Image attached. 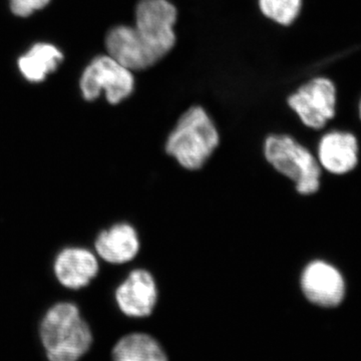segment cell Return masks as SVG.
Instances as JSON below:
<instances>
[{
	"label": "cell",
	"mask_w": 361,
	"mask_h": 361,
	"mask_svg": "<svg viewBox=\"0 0 361 361\" xmlns=\"http://www.w3.org/2000/svg\"><path fill=\"white\" fill-rule=\"evenodd\" d=\"M220 145L217 126L208 111L193 106L182 114L165 142L166 154L187 171L201 170Z\"/></svg>",
	"instance_id": "6da1fadb"
},
{
	"label": "cell",
	"mask_w": 361,
	"mask_h": 361,
	"mask_svg": "<svg viewBox=\"0 0 361 361\" xmlns=\"http://www.w3.org/2000/svg\"><path fill=\"white\" fill-rule=\"evenodd\" d=\"M39 334L49 361H78L92 343L89 324L71 302L49 308L40 323Z\"/></svg>",
	"instance_id": "7a4b0ae2"
},
{
	"label": "cell",
	"mask_w": 361,
	"mask_h": 361,
	"mask_svg": "<svg viewBox=\"0 0 361 361\" xmlns=\"http://www.w3.org/2000/svg\"><path fill=\"white\" fill-rule=\"evenodd\" d=\"M263 156L277 173L294 183L297 193L310 196L319 190L322 167L317 159L291 135H268Z\"/></svg>",
	"instance_id": "3957f363"
},
{
	"label": "cell",
	"mask_w": 361,
	"mask_h": 361,
	"mask_svg": "<svg viewBox=\"0 0 361 361\" xmlns=\"http://www.w3.org/2000/svg\"><path fill=\"white\" fill-rule=\"evenodd\" d=\"M134 90L133 71L109 54L94 59L80 78V90L87 101H94L104 92L109 103L118 104L128 99Z\"/></svg>",
	"instance_id": "277c9868"
},
{
	"label": "cell",
	"mask_w": 361,
	"mask_h": 361,
	"mask_svg": "<svg viewBox=\"0 0 361 361\" xmlns=\"http://www.w3.org/2000/svg\"><path fill=\"white\" fill-rule=\"evenodd\" d=\"M177 8L169 0H140L135 7V28L161 59L174 49Z\"/></svg>",
	"instance_id": "5b68a950"
},
{
	"label": "cell",
	"mask_w": 361,
	"mask_h": 361,
	"mask_svg": "<svg viewBox=\"0 0 361 361\" xmlns=\"http://www.w3.org/2000/svg\"><path fill=\"white\" fill-rule=\"evenodd\" d=\"M336 85L326 78H315L301 85L288 97L291 110L305 127L320 130L336 113Z\"/></svg>",
	"instance_id": "8992f818"
},
{
	"label": "cell",
	"mask_w": 361,
	"mask_h": 361,
	"mask_svg": "<svg viewBox=\"0 0 361 361\" xmlns=\"http://www.w3.org/2000/svg\"><path fill=\"white\" fill-rule=\"evenodd\" d=\"M303 295L320 307H336L345 297V281L341 271L324 260H313L300 275Z\"/></svg>",
	"instance_id": "52a82bcc"
},
{
	"label": "cell",
	"mask_w": 361,
	"mask_h": 361,
	"mask_svg": "<svg viewBox=\"0 0 361 361\" xmlns=\"http://www.w3.org/2000/svg\"><path fill=\"white\" fill-rule=\"evenodd\" d=\"M159 288L153 273L145 268L130 271L116 287L115 299L118 310L128 317H148L158 303Z\"/></svg>",
	"instance_id": "ba28073f"
},
{
	"label": "cell",
	"mask_w": 361,
	"mask_h": 361,
	"mask_svg": "<svg viewBox=\"0 0 361 361\" xmlns=\"http://www.w3.org/2000/svg\"><path fill=\"white\" fill-rule=\"evenodd\" d=\"M109 56L132 71L147 70L161 61L142 40L135 26L118 25L106 37Z\"/></svg>",
	"instance_id": "9c48e42d"
},
{
	"label": "cell",
	"mask_w": 361,
	"mask_h": 361,
	"mask_svg": "<svg viewBox=\"0 0 361 361\" xmlns=\"http://www.w3.org/2000/svg\"><path fill=\"white\" fill-rule=\"evenodd\" d=\"M97 254L84 247H66L54 262L56 280L63 287L73 290L85 288L99 274Z\"/></svg>",
	"instance_id": "30bf717a"
},
{
	"label": "cell",
	"mask_w": 361,
	"mask_h": 361,
	"mask_svg": "<svg viewBox=\"0 0 361 361\" xmlns=\"http://www.w3.org/2000/svg\"><path fill=\"white\" fill-rule=\"evenodd\" d=\"M97 257L111 265L132 262L141 251L139 232L129 222L111 225L97 235L94 241Z\"/></svg>",
	"instance_id": "8fae6325"
},
{
	"label": "cell",
	"mask_w": 361,
	"mask_h": 361,
	"mask_svg": "<svg viewBox=\"0 0 361 361\" xmlns=\"http://www.w3.org/2000/svg\"><path fill=\"white\" fill-rule=\"evenodd\" d=\"M316 159L320 167L331 174L350 172L358 161V142L355 135L341 130L327 133L318 142Z\"/></svg>",
	"instance_id": "7c38bea8"
},
{
	"label": "cell",
	"mask_w": 361,
	"mask_h": 361,
	"mask_svg": "<svg viewBox=\"0 0 361 361\" xmlns=\"http://www.w3.org/2000/svg\"><path fill=\"white\" fill-rule=\"evenodd\" d=\"M63 59V54L58 47L42 42L33 45L18 59V68L26 80L39 82L44 80L49 73L56 71Z\"/></svg>",
	"instance_id": "4fadbf2b"
},
{
	"label": "cell",
	"mask_w": 361,
	"mask_h": 361,
	"mask_svg": "<svg viewBox=\"0 0 361 361\" xmlns=\"http://www.w3.org/2000/svg\"><path fill=\"white\" fill-rule=\"evenodd\" d=\"M113 361H168L160 344L145 334L123 337L113 349Z\"/></svg>",
	"instance_id": "5bb4252c"
},
{
	"label": "cell",
	"mask_w": 361,
	"mask_h": 361,
	"mask_svg": "<svg viewBox=\"0 0 361 361\" xmlns=\"http://www.w3.org/2000/svg\"><path fill=\"white\" fill-rule=\"evenodd\" d=\"M258 4L263 16L285 26L295 21L302 7V0H258Z\"/></svg>",
	"instance_id": "9a60e30c"
},
{
	"label": "cell",
	"mask_w": 361,
	"mask_h": 361,
	"mask_svg": "<svg viewBox=\"0 0 361 361\" xmlns=\"http://www.w3.org/2000/svg\"><path fill=\"white\" fill-rule=\"evenodd\" d=\"M11 8L16 16L26 18L39 9L44 8L51 0H9Z\"/></svg>",
	"instance_id": "2e32d148"
},
{
	"label": "cell",
	"mask_w": 361,
	"mask_h": 361,
	"mask_svg": "<svg viewBox=\"0 0 361 361\" xmlns=\"http://www.w3.org/2000/svg\"><path fill=\"white\" fill-rule=\"evenodd\" d=\"M360 118H361V101H360Z\"/></svg>",
	"instance_id": "e0dca14e"
}]
</instances>
